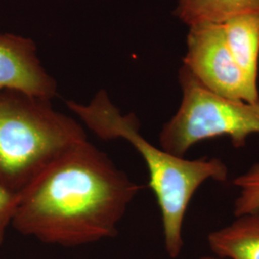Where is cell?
<instances>
[{"label": "cell", "instance_id": "6da1fadb", "mask_svg": "<svg viewBox=\"0 0 259 259\" xmlns=\"http://www.w3.org/2000/svg\"><path fill=\"white\" fill-rule=\"evenodd\" d=\"M140 189L87 139L19 192L11 226L23 235L63 247L111 238Z\"/></svg>", "mask_w": 259, "mask_h": 259}, {"label": "cell", "instance_id": "ba28073f", "mask_svg": "<svg viewBox=\"0 0 259 259\" xmlns=\"http://www.w3.org/2000/svg\"><path fill=\"white\" fill-rule=\"evenodd\" d=\"M208 246L225 259H259V209L237 216L227 227L211 232Z\"/></svg>", "mask_w": 259, "mask_h": 259}, {"label": "cell", "instance_id": "30bf717a", "mask_svg": "<svg viewBox=\"0 0 259 259\" xmlns=\"http://www.w3.org/2000/svg\"><path fill=\"white\" fill-rule=\"evenodd\" d=\"M232 184L239 189L233 207L236 217L259 209V162L253 163L245 173L234 178Z\"/></svg>", "mask_w": 259, "mask_h": 259}, {"label": "cell", "instance_id": "8fae6325", "mask_svg": "<svg viewBox=\"0 0 259 259\" xmlns=\"http://www.w3.org/2000/svg\"><path fill=\"white\" fill-rule=\"evenodd\" d=\"M17 198L18 194L11 193L0 187V245L5 241L6 232L11 226Z\"/></svg>", "mask_w": 259, "mask_h": 259}, {"label": "cell", "instance_id": "5b68a950", "mask_svg": "<svg viewBox=\"0 0 259 259\" xmlns=\"http://www.w3.org/2000/svg\"><path fill=\"white\" fill-rule=\"evenodd\" d=\"M184 64L191 74L213 93L249 103H259L228 47L221 23L188 26Z\"/></svg>", "mask_w": 259, "mask_h": 259}, {"label": "cell", "instance_id": "7a4b0ae2", "mask_svg": "<svg viewBox=\"0 0 259 259\" xmlns=\"http://www.w3.org/2000/svg\"><path fill=\"white\" fill-rule=\"evenodd\" d=\"M66 104L99 139H125L143 157L148 167V185L161 213L165 250L171 258H177L184 248L183 227L192 197L208 180L226 182L229 178L226 163L217 157L185 159L151 144L140 134L137 115L123 114L106 91L96 93L88 105L72 100Z\"/></svg>", "mask_w": 259, "mask_h": 259}, {"label": "cell", "instance_id": "52a82bcc", "mask_svg": "<svg viewBox=\"0 0 259 259\" xmlns=\"http://www.w3.org/2000/svg\"><path fill=\"white\" fill-rule=\"evenodd\" d=\"M228 47L250 91L259 94V15H244L221 23Z\"/></svg>", "mask_w": 259, "mask_h": 259}, {"label": "cell", "instance_id": "8992f818", "mask_svg": "<svg viewBox=\"0 0 259 259\" xmlns=\"http://www.w3.org/2000/svg\"><path fill=\"white\" fill-rule=\"evenodd\" d=\"M3 91L50 100L57 95V83L41 65L31 38L0 33V93Z\"/></svg>", "mask_w": 259, "mask_h": 259}, {"label": "cell", "instance_id": "3957f363", "mask_svg": "<svg viewBox=\"0 0 259 259\" xmlns=\"http://www.w3.org/2000/svg\"><path fill=\"white\" fill-rule=\"evenodd\" d=\"M78 121L50 99L0 93V187L19 194L55 159L87 140Z\"/></svg>", "mask_w": 259, "mask_h": 259}, {"label": "cell", "instance_id": "7c38bea8", "mask_svg": "<svg viewBox=\"0 0 259 259\" xmlns=\"http://www.w3.org/2000/svg\"><path fill=\"white\" fill-rule=\"evenodd\" d=\"M199 259H225L221 258V257H218V256H203V257H200Z\"/></svg>", "mask_w": 259, "mask_h": 259}, {"label": "cell", "instance_id": "9c48e42d", "mask_svg": "<svg viewBox=\"0 0 259 259\" xmlns=\"http://www.w3.org/2000/svg\"><path fill=\"white\" fill-rule=\"evenodd\" d=\"M175 17L186 25L223 23L244 15H259V0H178Z\"/></svg>", "mask_w": 259, "mask_h": 259}, {"label": "cell", "instance_id": "277c9868", "mask_svg": "<svg viewBox=\"0 0 259 259\" xmlns=\"http://www.w3.org/2000/svg\"><path fill=\"white\" fill-rule=\"evenodd\" d=\"M182 102L159 134L160 148L178 157L204 140L227 136L243 148L259 134V103L235 100L213 93L184 66L179 70Z\"/></svg>", "mask_w": 259, "mask_h": 259}]
</instances>
